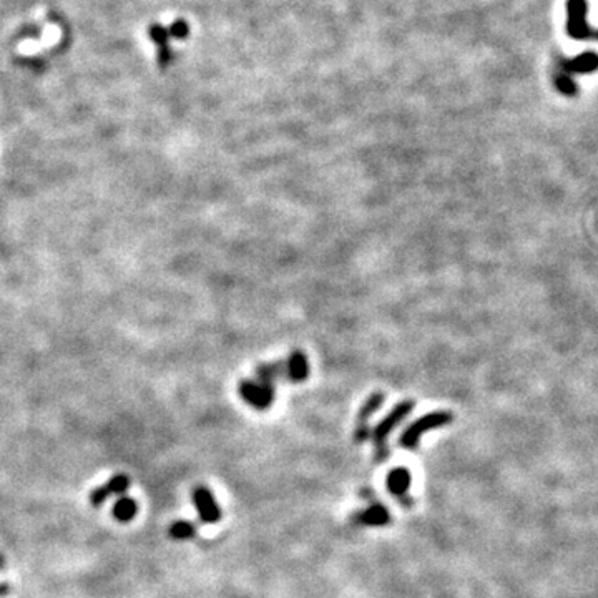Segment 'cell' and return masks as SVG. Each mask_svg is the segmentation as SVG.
<instances>
[{"label":"cell","mask_w":598,"mask_h":598,"mask_svg":"<svg viewBox=\"0 0 598 598\" xmlns=\"http://www.w3.org/2000/svg\"><path fill=\"white\" fill-rule=\"evenodd\" d=\"M414 407L416 402L412 401V399H404V401L399 402L397 406H394L392 411L374 427L371 437L374 442V459H376V462H384L389 459V436H391L392 431L414 411Z\"/></svg>","instance_id":"1"},{"label":"cell","mask_w":598,"mask_h":598,"mask_svg":"<svg viewBox=\"0 0 598 598\" xmlns=\"http://www.w3.org/2000/svg\"><path fill=\"white\" fill-rule=\"evenodd\" d=\"M452 421H454V414L450 411H432L431 414L422 416L421 419L414 421L409 427H406L404 432L399 437V444L407 450H414L419 445L421 437L426 432L449 426Z\"/></svg>","instance_id":"2"},{"label":"cell","mask_w":598,"mask_h":598,"mask_svg":"<svg viewBox=\"0 0 598 598\" xmlns=\"http://www.w3.org/2000/svg\"><path fill=\"white\" fill-rule=\"evenodd\" d=\"M588 2L587 0H567V33L575 40L598 42V31L588 23Z\"/></svg>","instance_id":"3"},{"label":"cell","mask_w":598,"mask_h":598,"mask_svg":"<svg viewBox=\"0 0 598 598\" xmlns=\"http://www.w3.org/2000/svg\"><path fill=\"white\" fill-rule=\"evenodd\" d=\"M238 394L248 406L255 407L258 411L270 409L275 402L276 389L271 384H266L260 379H243L238 384Z\"/></svg>","instance_id":"4"},{"label":"cell","mask_w":598,"mask_h":598,"mask_svg":"<svg viewBox=\"0 0 598 598\" xmlns=\"http://www.w3.org/2000/svg\"><path fill=\"white\" fill-rule=\"evenodd\" d=\"M382 402H384L382 392H374L366 399V401H364V404L358 412L356 426H354V441H356L358 444H362V442H366L369 437H371L369 419H371V417L376 414L379 409H381Z\"/></svg>","instance_id":"5"},{"label":"cell","mask_w":598,"mask_h":598,"mask_svg":"<svg viewBox=\"0 0 598 598\" xmlns=\"http://www.w3.org/2000/svg\"><path fill=\"white\" fill-rule=\"evenodd\" d=\"M193 504L196 507L199 519L205 524H216L221 519V510L215 495L205 485H199L193 490Z\"/></svg>","instance_id":"6"},{"label":"cell","mask_w":598,"mask_h":598,"mask_svg":"<svg viewBox=\"0 0 598 598\" xmlns=\"http://www.w3.org/2000/svg\"><path fill=\"white\" fill-rule=\"evenodd\" d=\"M598 70V53L593 50L582 52L580 55L572 58H560L558 60V72L568 77L587 75Z\"/></svg>","instance_id":"7"},{"label":"cell","mask_w":598,"mask_h":598,"mask_svg":"<svg viewBox=\"0 0 598 598\" xmlns=\"http://www.w3.org/2000/svg\"><path fill=\"white\" fill-rule=\"evenodd\" d=\"M130 487V477L126 474H116L111 477L109 482L101 487H96L92 490L90 494V504L94 507H100L101 504L105 502L106 499L111 497V495H121L125 494Z\"/></svg>","instance_id":"8"},{"label":"cell","mask_w":598,"mask_h":598,"mask_svg":"<svg viewBox=\"0 0 598 598\" xmlns=\"http://www.w3.org/2000/svg\"><path fill=\"white\" fill-rule=\"evenodd\" d=\"M412 477L411 472L407 469H394L387 475V490L391 492L397 500H402V502H407L406 495L409 492ZM409 504V502H407Z\"/></svg>","instance_id":"9"},{"label":"cell","mask_w":598,"mask_h":598,"mask_svg":"<svg viewBox=\"0 0 598 598\" xmlns=\"http://www.w3.org/2000/svg\"><path fill=\"white\" fill-rule=\"evenodd\" d=\"M286 361V371H288L289 382H303L309 376V361L304 353H291Z\"/></svg>","instance_id":"10"},{"label":"cell","mask_w":598,"mask_h":598,"mask_svg":"<svg viewBox=\"0 0 598 598\" xmlns=\"http://www.w3.org/2000/svg\"><path fill=\"white\" fill-rule=\"evenodd\" d=\"M356 522L364 527H384L391 522V514L384 505L372 504L356 515Z\"/></svg>","instance_id":"11"},{"label":"cell","mask_w":598,"mask_h":598,"mask_svg":"<svg viewBox=\"0 0 598 598\" xmlns=\"http://www.w3.org/2000/svg\"><path fill=\"white\" fill-rule=\"evenodd\" d=\"M148 33L155 45L158 47V63L165 69V67L172 62V50H170V47H168L170 33L167 28H165L163 26H158V23L150 26Z\"/></svg>","instance_id":"12"},{"label":"cell","mask_w":598,"mask_h":598,"mask_svg":"<svg viewBox=\"0 0 598 598\" xmlns=\"http://www.w3.org/2000/svg\"><path fill=\"white\" fill-rule=\"evenodd\" d=\"M138 512L137 500L130 497H120L113 505V517L118 522H130Z\"/></svg>","instance_id":"13"},{"label":"cell","mask_w":598,"mask_h":598,"mask_svg":"<svg viewBox=\"0 0 598 598\" xmlns=\"http://www.w3.org/2000/svg\"><path fill=\"white\" fill-rule=\"evenodd\" d=\"M196 536V527L188 520H178L170 527V537L175 541H189Z\"/></svg>","instance_id":"14"},{"label":"cell","mask_w":598,"mask_h":598,"mask_svg":"<svg viewBox=\"0 0 598 598\" xmlns=\"http://www.w3.org/2000/svg\"><path fill=\"white\" fill-rule=\"evenodd\" d=\"M553 84H555V89L560 92L562 95H565V96H577L578 95L577 82L573 80L572 77L562 74V72H557V74L553 75Z\"/></svg>","instance_id":"15"},{"label":"cell","mask_w":598,"mask_h":598,"mask_svg":"<svg viewBox=\"0 0 598 598\" xmlns=\"http://www.w3.org/2000/svg\"><path fill=\"white\" fill-rule=\"evenodd\" d=\"M168 33H170V37H175V38H187L188 33H189L188 22L183 21V18H179V21H175L172 26H170Z\"/></svg>","instance_id":"16"},{"label":"cell","mask_w":598,"mask_h":598,"mask_svg":"<svg viewBox=\"0 0 598 598\" xmlns=\"http://www.w3.org/2000/svg\"><path fill=\"white\" fill-rule=\"evenodd\" d=\"M9 590H11V588H9V585H7V583H2V585H0V597L7 595V593H9Z\"/></svg>","instance_id":"17"},{"label":"cell","mask_w":598,"mask_h":598,"mask_svg":"<svg viewBox=\"0 0 598 598\" xmlns=\"http://www.w3.org/2000/svg\"><path fill=\"white\" fill-rule=\"evenodd\" d=\"M6 565V560H4V555H0V568Z\"/></svg>","instance_id":"18"}]
</instances>
